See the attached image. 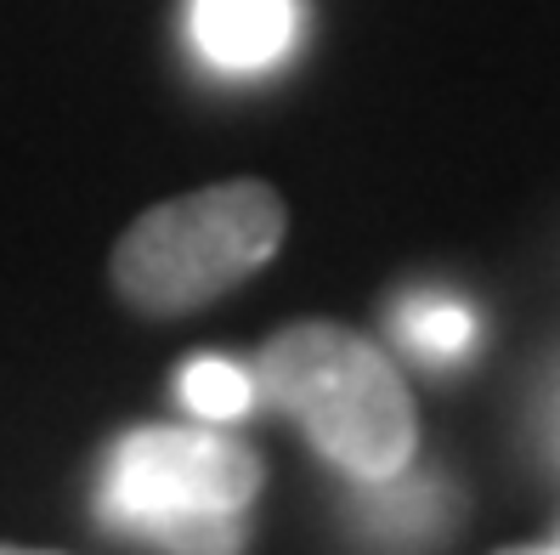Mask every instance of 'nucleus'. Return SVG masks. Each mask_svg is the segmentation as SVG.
<instances>
[{"instance_id":"obj_6","label":"nucleus","mask_w":560,"mask_h":555,"mask_svg":"<svg viewBox=\"0 0 560 555\" xmlns=\"http://www.w3.org/2000/svg\"><path fill=\"white\" fill-rule=\"evenodd\" d=\"M390 329H397L408 357H419V369H458V363H470V357H476L481 312L458 296V289L419 284V289H408V296L397 301Z\"/></svg>"},{"instance_id":"obj_11","label":"nucleus","mask_w":560,"mask_h":555,"mask_svg":"<svg viewBox=\"0 0 560 555\" xmlns=\"http://www.w3.org/2000/svg\"><path fill=\"white\" fill-rule=\"evenodd\" d=\"M555 550H560V539H555Z\"/></svg>"},{"instance_id":"obj_8","label":"nucleus","mask_w":560,"mask_h":555,"mask_svg":"<svg viewBox=\"0 0 560 555\" xmlns=\"http://www.w3.org/2000/svg\"><path fill=\"white\" fill-rule=\"evenodd\" d=\"M526 431H533V453L560 471V351L544 363L538 385H533V403H526Z\"/></svg>"},{"instance_id":"obj_3","label":"nucleus","mask_w":560,"mask_h":555,"mask_svg":"<svg viewBox=\"0 0 560 555\" xmlns=\"http://www.w3.org/2000/svg\"><path fill=\"white\" fill-rule=\"evenodd\" d=\"M289 210L255 182H210L142 210L114 244V289L142 317H187L249 284L283 250Z\"/></svg>"},{"instance_id":"obj_5","label":"nucleus","mask_w":560,"mask_h":555,"mask_svg":"<svg viewBox=\"0 0 560 555\" xmlns=\"http://www.w3.org/2000/svg\"><path fill=\"white\" fill-rule=\"evenodd\" d=\"M187 35L221 74H267L301 41V0H192Z\"/></svg>"},{"instance_id":"obj_7","label":"nucleus","mask_w":560,"mask_h":555,"mask_svg":"<svg viewBox=\"0 0 560 555\" xmlns=\"http://www.w3.org/2000/svg\"><path fill=\"white\" fill-rule=\"evenodd\" d=\"M176 391H182V403L192 414L210 419V426H233V419H244L255 408V374L238 369L233 357H210V351L187 357Z\"/></svg>"},{"instance_id":"obj_4","label":"nucleus","mask_w":560,"mask_h":555,"mask_svg":"<svg viewBox=\"0 0 560 555\" xmlns=\"http://www.w3.org/2000/svg\"><path fill=\"white\" fill-rule=\"evenodd\" d=\"M351 521H357V539L374 544L380 555H419V550H436L453 533L458 494L436 471L402 465L397 476L357 482Z\"/></svg>"},{"instance_id":"obj_9","label":"nucleus","mask_w":560,"mask_h":555,"mask_svg":"<svg viewBox=\"0 0 560 555\" xmlns=\"http://www.w3.org/2000/svg\"><path fill=\"white\" fill-rule=\"evenodd\" d=\"M499 555H560L555 544H521V550H499Z\"/></svg>"},{"instance_id":"obj_1","label":"nucleus","mask_w":560,"mask_h":555,"mask_svg":"<svg viewBox=\"0 0 560 555\" xmlns=\"http://www.w3.org/2000/svg\"><path fill=\"white\" fill-rule=\"evenodd\" d=\"M255 391H267L351 482L397 476L419 453V414L402 374L380 346L335 317H301L278 329L255 357Z\"/></svg>"},{"instance_id":"obj_2","label":"nucleus","mask_w":560,"mask_h":555,"mask_svg":"<svg viewBox=\"0 0 560 555\" xmlns=\"http://www.w3.org/2000/svg\"><path fill=\"white\" fill-rule=\"evenodd\" d=\"M267 465L249 442L205 426H142L108 448L96 510L164 555H244Z\"/></svg>"},{"instance_id":"obj_10","label":"nucleus","mask_w":560,"mask_h":555,"mask_svg":"<svg viewBox=\"0 0 560 555\" xmlns=\"http://www.w3.org/2000/svg\"><path fill=\"white\" fill-rule=\"evenodd\" d=\"M0 555H46V550H18V544H0Z\"/></svg>"}]
</instances>
